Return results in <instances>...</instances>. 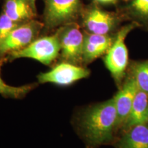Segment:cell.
<instances>
[{
  "label": "cell",
  "mask_w": 148,
  "mask_h": 148,
  "mask_svg": "<svg viewBox=\"0 0 148 148\" xmlns=\"http://www.w3.org/2000/svg\"><path fill=\"white\" fill-rule=\"evenodd\" d=\"M86 148H90V147H86Z\"/></svg>",
  "instance_id": "obj_20"
},
{
  "label": "cell",
  "mask_w": 148,
  "mask_h": 148,
  "mask_svg": "<svg viewBox=\"0 0 148 148\" xmlns=\"http://www.w3.org/2000/svg\"><path fill=\"white\" fill-rule=\"evenodd\" d=\"M138 24L134 22L122 25L115 34L112 45L103 56V62L106 69L118 87L124 80L130 64L128 51L125 44V38L133 29L138 28Z\"/></svg>",
  "instance_id": "obj_3"
},
{
  "label": "cell",
  "mask_w": 148,
  "mask_h": 148,
  "mask_svg": "<svg viewBox=\"0 0 148 148\" xmlns=\"http://www.w3.org/2000/svg\"><path fill=\"white\" fill-rule=\"evenodd\" d=\"M86 66L77 65L64 61L54 64L50 70L37 75L38 84L50 83L60 86H68L90 75Z\"/></svg>",
  "instance_id": "obj_8"
},
{
  "label": "cell",
  "mask_w": 148,
  "mask_h": 148,
  "mask_svg": "<svg viewBox=\"0 0 148 148\" xmlns=\"http://www.w3.org/2000/svg\"><path fill=\"white\" fill-rule=\"evenodd\" d=\"M43 29L42 21L36 18L18 25L0 39V61L4 62L7 56L26 47L40 36Z\"/></svg>",
  "instance_id": "obj_7"
},
{
  "label": "cell",
  "mask_w": 148,
  "mask_h": 148,
  "mask_svg": "<svg viewBox=\"0 0 148 148\" xmlns=\"http://www.w3.org/2000/svg\"><path fill=\"white\" fill-rule=\"evenodd\" d=\"M4 62L0 61V95L5 98L14 99H23L29 92L37 87L38 83L24 84L22 86H11L5 83L1 77V69Z\"/></svg>",
  "instance_id": "obj_15"
},
{
  "label": "cell",
  "mask_w": 148,
  "mask_h": 148,
  "mask_svg": "<svg viewBox=\"0 0 148 148\" xmlns=\"http://www.w3.org/2000/svg\"><path fill=\"white\" fill-rule=\"evenodd\" d=\"M44 32H51L72 22H78L84 7L82 0H43Z\"/></svg>",
  "instance_id": "obj_4"
},
{
  "label": "cell",
  "mask_w": 148,
  "mask_h": 148,
  "mask_svg": "<svg viewBox=\"0 0 148 148\" xmlns=\"http://www.w3.org/2000/svg\"><path fill=\"white\" fill-rule=\"evenodd\" d=\"M127 72L134 77L138 90L148 93V59L132 61L129 64Z\"/></svg>",
  "instance_id": "obj_16"
},
{
  "label": "cell",
  "mask_w": 148,
  "mask_h": 148,
  "mask_svg": "<svg viewBox=\"0 0 148 148\" xmlns=\"http://www.w3.org/2000/svg\"><path fill=\"white\" fill-rule=\"evenodd\" d=\"M21 23L14 21L13 20L1 12L0 14V39L7 36L14 29Z\"/></svg>",
  "instance_id": "obj_17"
},
{
  "label": "cell",
  "mask_w": 148,
  "mask_h": 148,
  "mask_svg": "<svg viewBox=\"0 0 148 148\" xmlns=\"http://www.w3.org/2000/svg\"><path fill=\"white\" fill-rule=\"evenodd\" d=\"M115 34L103 35L91 34L84 31L82 64L86 66L96 59L103 56L112 45Z\"/></svg>",
  "instance_id": "obj_10"
},
{
  "label": "cell",
  "mask_w": 148,
  "mask_h": 148,
  "mask_svg": "<svg viewBox=\"0 0 148 148\" xmlns=\"http://www.w3.org/2000/svg\"><path fill=\"white\" fill-rule=\"evenodd\" d=\"M115 148H148V123L134 125L113 143Z\"/></svg>",
  "instance_id": "obj_13"
},
{
  "label": "cell",
  "mask_w": 148,
  "mask_h": 148,
  "mask_svg": "<svg viewBox=\"0 0 148 148\" xmlns=\"http://www.w3.org/2000/svg\"><path fill=\"white\" fill-rule=\"evenodd\" d=\"M120 0H92L93 2L99 5H116Z\"/></svg>",
  "instance_id": "obj_18"
},
{
  "label": "cell",
  "mask_w": 148,
  "mask_h": 148,
  "mask_svg": "<svg viewBox=\"0 0 148 148\" xmlns=\"http://www.w3.org/2000/svg\"><path fill=\"white\" fill-rule=\"evenodd\" d=\"M148 123V93L138 90L132 108L121 130L125 132L134 125Z\"/></svg>",
  "instance_id": "obj_14"
},
{
  "label": "cell",
  "mask_w": 148,
  "mask_h": 148,
  "mask_svg": "<svg viewBox=\"0 0 148 148\" xmlns=\"http://www.w3.org/2000/svg\"><path fill=\"white\" fill-rule=\"evenodd\" d=\"M74 127L86 147L113 144L116 139V111L114 98L94 103L74 117Z\"/></svg>",
  "instance_id": "obj_1"
},
{
  "label": "cell",
  "mask_w": 148,
  "mask_h": 148,
  "mask_svg": "<svg viewBox=\"0 0 148 148\" xmlns=\"http://www.w3.org/2000/svg\"><path fill=\"white\" fill-rule=\"evenodd\" d=\"M117 10L127 22L138 24L139 28L148 30V0H123Z\"/></svg>",
  "instance_id": "obj_11"
},
{
  "label": "cell",
  "mask_w": 148,
  "mask_h": 148,
  "mask_svg": "<svg viewBox=\"0 0 148 148\" xmlns=\"http://www.w3.org/2000/svg\"><path fill=\"white\" fill-rule=\"evenodd\" d=\"M55 33L60 43L59 61L83 66L84 32L81 31L78 22H72L62 25L56 29Z\"/></svg>",
  "instance_id": "obj_6"
},
{
  "label": "cell",
  "mask_w": 148,
  "mask_h": 148,
  "mask_svg": "<svg viewBox=\"0 0 148 148\" xmlns=\"http://www.w3.org/2000/svg\"><path fill=\"white\" fill-rule=\"evenodd\" d=\"M1 12L19 23L35 19L37 16L36 9L29 0H3Z\"/></svg>",
  "instance_id": "obj_12"
},
{
  "label": "cell",
  "mask_w": 148,
  "mask_h": 148,
  "mask_svg": "<svg viewBox=\"0 0 148 148\" xmlns=\"http://www.w3.org/2000/svg\"><path fill=\"white\" fill-rule=\"evenodd\" d=\"M138 90L134 77L129 72L113 97L116 111V133L122 129L128 116L133 101Z\"/></svg>",
  "instance_id": "obj_9"
},
{
  "label": "cell",
  "mask_w": 148,
  "mask_h": 148,
  "mask_svg": "<svg viewBox=\"0 0 148 148\" xmlns=\"http://www.w3.org/2000/svg\"><path fill=\"white\" fill-rule=\"evenodd\" d=\"M79 21L84 32L110 35L116 34L126 20L117 9L116 11L103 10L99 4L92 1L84 5Z\"/></svg>",
  "instance_id": "obj_2"
},
{
  "label": "cell",
  "mask_w": 148,
  "mask_h": 148,
  "mask_svg": "<svg viewBox=\"0 0 148 148\" xmlns=\"http://www.w3.org/2000/svg\"><path fill=\"white\" fill-rule=\"evenodd\" d=\"M29 2H30L31 4L35 9H36V0H29Z\"/></svg>",
  "instance_id": "obj_19"
},
{
  "label": "cell",
  "mask_w": 148,
  "mask_h": 148,
  "mask_svg": "<svg viewBox=\"0 0 148 148\" xmlns=\"http://www.w3.org/2000/svg\"><path fill=\"white\" fill-rule=\"evenodd\" d=\"M60 43L56 33L39 36L26 47L11 53L4 62H12L18 58H31L47 66L53 65L60 55Z\"/></svg>",
  "instance_id": "obj_5"
}]
</instances>
